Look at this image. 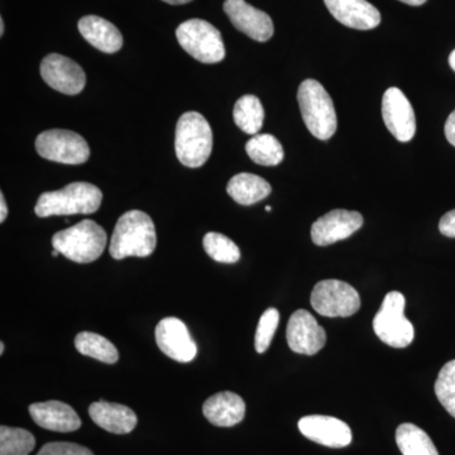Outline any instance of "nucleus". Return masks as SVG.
I'll return each instance as SVG.
<instances>
[{"label":"nucleus","mask_w":455,"mask_h":455,"mask_svg":"<svg viewBox=\"0 0 455 455\" xmlns=\"http://www.w3.org/2000/svg\"><path fill=\"white\" fill-rule=\"evenodd\" d=\"M157 245L154 220L140 211L124 212L114 228L109 253L114 259L148 257Z\"/></svg>","instance_id":"1"},{"label":"nucleus","mask_w":455,"mask_h":455,"mask_svg":"<svg viewBox=\"0 0 455 455\" xmlns=\"http://www.w3.org/2000/svg\"><path fill=\"white\" fill-rule=\"evenodd\" d=\"M103 193L89 182H73L61 190L49 191L38 197L35 212L37 217L92 214L100 208Z\"/></svg>","instance_id":"2"},{"label":"nucleus","mask_w":455,"mask_h":455,"mask_svg":"<svg viewBox=\"0 0 455 455\" xmlns=\"http://www.w3.org/2000/svg\"><path fill=\"white\" fill-rule=\"evenodd\" d=\"M175 149L180 163L190 169L202 167L208 161L212 149V132L202 114L188 112L180 116Z\"/></svg>","instance_id":"3"},{"label":"nucleus","mask_w":455,"mask_h":455,"mask_svg":"<svg viewBox=\"0 0 455 455\" xmlns=\"http://www.w3.org/2000/svg\"><path fill=\"white\" fill-rule=\"evenodd\" d=\"M298 101L310 133L317 140L331 139L337 131V113L324 86L316 80H305L299 88Z\"/></svg>","instance_id":"4"},{"label":"nucleus","mask_w":455,"mask_h":455,"mask_svg":"<svg viewBox=\"0 0 455 455\" xmlns=\"http://www.w3.org/2000/svg\"><path fill=\"white\" fill-rule=\"evenodd\" d=\"M57 252L76 263L97 260L107 247V233L92 220L80 221L76 226L57 232L52 236Z\"/></svg>","instance_id":"5"},{"label":"nucleus","mask_w":455,"mask_h":455,"mask_svg":"<svg viewBox=\"0 0 455 455\" xmlns=\"http://www.w3.org/2000/svg\"><path fill=\"white\" fill-rule=\"evenodd\" d=\"M377 337L392 347L406 348L415 337L414 326L405 316V298L398 291L388 292L383 299L381 309L373 319Z\"/></svg>","instance_id":"6"},{"label":"nucleus","mask_w":455,"mask_h":455,"mask_svg":"<svg viewBox=\"0 0 455 455\" xmlns=\"http://www.w3.org/2000/svg\"><path fill=\"white\" fill-rule=\"evenodd\" d=\"M180 46L203 64H217L226 57L220 29L203 20H188L176 29Z\"/></svg>","instance_id":"7"},{"label":"nucleus","mask_w":455,"mask_h":455,"mask_svg":"<svg viewBox=\"0 0 455 455\" xmlns=\"http://www.w3.org/2000/svg\"><path fill=\"white\" fill-rule=\"evenodd\" d=\"M311 305L320 315L348 317L361 309V296L349 283L339 280H324L314 287Z\"/></svg>","instance_id":"8"},{"label":"nucleus","mask_w":455,"mask_h":455,"mask_svg":"<svg viewBox=\"0 0 455 455\" xmlns=\"http://www.w3.org/2000/svg\"><path fill=\"white\" fill-rule=\"evenodd\" d=\"M36 151L41 157L53 163L82 164L89 160L86 140L73 131L50 130L36 139Z\"/></svg>","instance_id":"9"},{"label":"nucleus","mask_w":455,"mask_h":455,"mask_svg":"<svg viewBox=\"0 0 455 455\" xmlns=\"http://www.w3.org/2000/svg\"><path fill=\"white\" fill-rule=\"evenodd\" d=\"M41 76L47 85L66 95L80 94L86 85L82 66L59 53H51L42 60Z\"/></svg>","instance_id":"10"},{"label":"nucleus","mask_w":455,"mask_h":455,"mask_svg":"<svg viewBox=\"0 0 455 455\" xmlns=\"http://www.w3.org/2000/svg\"><path fill=\"white\" fill-rule=\"evenodd\" d=\"M156 341L167 357L188 363L196 357L197 346L188 326L178 317H166L156 326Z\"/></svg>","instance_id":"11"},{"label":"nucleus","mask_w":455,"mask_h":455,"mask_svg":"<svg viewBox=\"0 0 455 455\" xmlns=\"http://www.w3.org/2000/svg\"><path fill=\"white\" fill-rule=\"evenodd\" d=\"M382 116L386 127L400 142L414 139L416 118L409 99L398 88L386 90L382 99Z\"/></svg>","instance_id":"12"},{"label":"nucleus","mask_w":455,"mask_h":455,"mask_svg":"<svg viewBox=\"0 0 455 455\" xmlns=\"http://www.w3.org/2000/svg\"><path fill=\"white\" fill-rule=\"evenodd\" d=\"M363 226V217L358 212L337 209L326 212L311 227V239L314 243L325 247L344 241L355 235Z\"/></svg>","instance_id":"13"},{"label":"nucleus","mask_w":455,"mask_h":455,"mask_svg":"<svg viewBox=\"0 0 455 455\" xmlns=\"http://www.w3.org/2000/svg\"><path fill=\"white\" fill-rule=\"evenodd\" d=\"M286 338L290 349L299 355H316L326 343L324 328L307 310L295 311L290 317Z\"/></svg>","instance_id":"14"},{"label":"nucleus","mask_w":455,"mask_h":455,"mask_svg":"<svg viewBox=\"0 0 455 455\" xmlns=\"http://www.w3.org/2000/svg\"><path fill=\"white\" fill-rule=\"evenodd\" d=\"M299 430L305 438L329 448L347 447L353 439L348 425L333 416H305L299 421Z\"/></svg>","instance_id":"15"},{"label":"nucleus","mask_w":455,"mask_h":455,"mask_svg":"<svg viewBox=\"0 0 455 455\" xmlns=\"http://www.w3.org/2000/svg\"><path fill=\"white\" fill-rule=\"evenodd\" d=\"M224 12L238 31L243 32L254 41L266 42L274 36L271 17L244 0H226Z\"/></svg>","instance_id":"16"},{"label":"nucleus","mask_w":455,"mask_h":455,"mask_svg":"<svg viewBox=\"0 0 455 455\" xmlns=\"http://www.w3.org/2000/svg\"><path fill=\"white\" fill-rule=\"evenodd\" d=\"M331 16L341 25L353 29L376 28L381 23V13L367 0H324Z\"/></svg>","instance_id":"17"},{"label":"nucleus","mask_w":455,"mask_h":455,"mask_svg":"<svg viewBox=\"0 0 455 455\" xmlns=\"http://www.w3.org/2000/svg\"><path fill=\"white\" fill-rule=\"evenodd\" d=\"M28 411L33 421L46 430L71 433L82 427V420L73 407L61 401L32 403Z\"/></svg>","instance_id":"18"},{"label":"nucleus","mask_w":455,"mask_h":455,"mask_svg":"<svg viewBox=\"0 0 455 455\" xmlns=\"http://www.w3.org/2000/svg\"><path fill=\"white\" fill-rule=\"evenodd\" d=\"M204 416L215 427H230L241 423L245 415L243 398L226 391L212 395L204 403Z\"/></svg>","instance_id":"19"},{"label":"nucleus","mask_w":455,"mask_h":455,"mask_svg":"<svg viewBox=\"0 0 455 455\" xmlns=\"http://www.w3.org/2000/svg\"><path fill=\"white\" fill-rule=\"evenodd\" d=\"M89 415L101 429L119 435L131 433L139 423L137 415L130 407L121 403H107L104 400L92 403L89 407Z\"/></svg>","instance_id":"20"},{"label":"nucleus","mask_w":455,"mask_h":455,"mask_svg":"<svg viewBox=\"0 0 455 455\" xmlns=\"http://www.w3.org/2000/svg\"><path fill=\"white\" fill-rule=\"evenodd\" d=\"M79 31L84 38L101 52H118L123 46V36L109 20L97 16L83 17L79 20Z\"/></svg>","instance_id":"21"},{"label":"nucleus","mask_w":455,"mask_h":455,"mask_svg":"<svg viewBox=\"0 0 455 455\" xmlns=\"http://www.w3.org/2000/svg\"><path fill=\"white\" fill-rule=\"evenodd\" d=\"M271 190V185L265 179L245 172L232 178L227 187L229 196L241 205H253L266 199Z\"/></svg>","instance_id":"22"},{"label":"nucleus","mask_w":455,"mask_h":455,"mask_svg":"<svg viewBox=\"0 0 455 455\" xmlns=\"http://www.w3.org/2000/svg\"><path fill=\"white\" fill-rule=\"evenodd\" d=\"M396 443L403 455H439L430 436L414 424H401L397 427Z\"/></svg>","instance_id":"23"},{"label":"nucleus","mask_w":455,"mask_h":455,"mask_svg":"<svg viewBox=\"0 0 455 455\" xmlns=\"http://www.w3.org/2000/svg\"><path fill=\"white\" fill-rule=\"evenodd\" d=\"M245 151L260 166H277L284 157L283 145L272 134H256L248 140Z\"/></svg>","instance_id":"24"},{"label":"nucleus","mask_w":455,"mask_h":455,"mask_svg":"<svg viewBox=\"0 0 455 455\" xmlns=\"http://www.w3.org/2000/svg\"><path fill=\"white\" fill-rule=\"evenodd\" d=\"M233 118L239 130L256 136L262 128L265 109L259 98L254 95H244L236 100Z\"/></svg>","instance_id":"25"},{"label":"nucleus","mask_w":455,"mask_h":455,"mask_svg":"<svg viewBox=\"0 0 455 455\" xmlns=\"http://www.w3.org/2000/svg\"><path fill=\"white\" fill-rule=\"evenodd\" d=\"M75 347L83 355L97 359L103 363L114 364L119 359L118 349L112 341L97 333L82 331L75 338Z\"/></svg>","instance_id":"26"},{"label":"nucleus","mask_w":455,"mask_h":455,"mask_svg":"<svg viewBox=\"0 0 455 455\" xmlns=\"http://www.w3.org/2000/svg\"><path fill=\"white\" fill-rule=\"evenodd\" d=\"M35 447V436L28 430L0 427V455H29Z\"/></svg>","instance_id":"27"},{"label":"nucleus","mask_w":455,"mask_h":455,"mask_svg":"<svg viewBox=\"0 0 455 455\" xmlns=\"http://www.w3.org/2000/svg\"><path fill=\"white\" fill-rule=\"evenodd\" d=\"M204 250L211 259L220 263H235L241 259L238 245L220 233L211 232L204 236Z\"/></svg>","instance_id":"28"},{"label":"nucleus","mask_w":455,"mask_h":455,"mask_svg":"<svg viewBox=\"0 0 455 455\" xmlns=\"http://www.w3.org/2000/svg\"><path fill=\"white\" fill-rule=\"evenodd\" d=\"M435 395L439 403L455 418V359L440 370L435 382Z\"/></svg>","instance_id":"29"},{"label":"nucleus","mask_w":455,"mask_h":455,"mask_svg":"<svg viewBox=\"0 0 455 455\" xmlns=\"http://www.w3.org/2000/svg\"><path fill=\"white\" fill-rule=\"evenodd\" d=\"M278 324H280V313L275 307H269L260 316L259 326H257L256 338H254V347H256L259 355L265 353L271 346Z\"/></svg>","instance_id":"30"},{"label":"nucleus","mask_w":455,"mask_h":455,"mask_svg":"<svg viewBox=\"0 0 455 455\" xmlns=\"http://www.w3.org/2000/svg\"><path fill=\"white\" fill-rule=\"evenodd\" d=\"M37 455H94L90 449L75 443L55 442L44 445Z\"/></svg>","instance_id":"31"},{"label":"nucleus","mask_w":455,"mask_h":455,"mask_svg":"<svg viewBox=\"0 0 455 455\" xmlns=\"http://www.w3.org/2000/svg\"><path fill=\"white\" fill-rule=\"evenodd\" d=\"M439 230L443 235L449 238H455V209L448 212L444 217L440 220Z\"/></svg>","instance_id":"32"},{"label":"nucleus","mask_w":455,"mask_h":455,"mask_svg":"<svg viewBox=\"0 0 455 455\" xmlns=\"http://www.w3.org/2000/svg\"><path fill=\"white\" fill-rule=\"evenodd\" d=\"M445 137L451 146L455 147V110L448 116L447 123H445Z\"/></svg>","instance_id":"33"},{"label":"nucleus","mask_w":455,"mask_h":455,"mask_svg":"<svg viewBox=\"0 0 455 455\" xmlns=\"http://www.w3.org/2000/svg\"><path fill=\"white\" fill-rule=\"evenodd\" d=\"M7 204H5L4 196H3V194H0V223H3V221L7 220Z\"/></svg>","instance_id":"34"},{"label":"nucleus","mask_w":455,"mask_h":455,"mask_svg":"<svg viewBox=\"0 0 455 455\" xmlns=\"http://www.w3.org/2000/svg\"><path fill=\"white\" fill-rule=\"evenodd\" d=\"M163 2L171 5H182L187 4V3L193 2V0H163Z\"/></svg>","instance_id":"35"},{"label":"nucleus","mask_w":455,"mask_h":455,"mask_svg":"<svg viewBox=\"0 0 455 455\" xmlns=\"http://www.w3.org/2000/svg\"><path fill=\"white\" fill-rule=\"evenodd\" d=\"M400 2L406 3L409 5H414V7H419V5H423L427 0H400Z\"/></svg>","instance_id":"36"},{"label":"nucleus","mask_w":455,"mask_h":455,"mask_svg":"<svg viewBox=\"0 0 455 455\" xmlns=\"http://www.w3.org/2000/svg\"><path fill=\"white\" fill-rule=\"evenodd\" d=\"M449 65H451V70L455 71V50L449 56Z\"/></svg>","instance_id":"37"},{"label":"nucleus","mask_w":455,"mask_h":455,"mask_svg":"<svg viewBox=\"0 0 455 455\" xmlns=\"http://www.w3.org/2000/svg\"><path fill=\"white\" fill-rule=\"evenodd\" d=\"M0 35H4V20H3V18H0Z\"/></svg>","instance_id":"38"},{"label":"nucleus","mask_w":455,"mask_h":455,"mask_svg":"<svg viewBox=\"0 0 455 455\" xmlns=\"http://www.w3.org/2000/svg\"><path fill=\"white\" fill-rule=\"evenodd\" d=\"M5 344L3 343V341H0V355H3L4 353Z\"/></svg>","instance_id":"39"},{"label":"nucleus","mask_w":455,"mask_h":455,"mask_svg":"<svg viewBox=\"0 0 455 455\" xmlns=\"http://www.w3.org/2000/svg\"><path fill=\"white\" fill-rule=\"evenodd\" d=\"M59 254H60V253H59V252H57V251L55 250V251H53V252H52V257H57V256H59Z\"/></svg>","instance_id":"40"},{"label":"nucleus","mask_w":455,"mask_h":455,"mask_svg":"<svg viewBox=\"0 0 455 455\" xmlns=\"http://www.w3.org/2000/svg\"><path fill=\"white\" fill-rule=\"evenodd\" d=\"M266 211H267V212H271V211H272L271 206H266Z\"/></svg>","instance_id":"41"}]
</instances>
